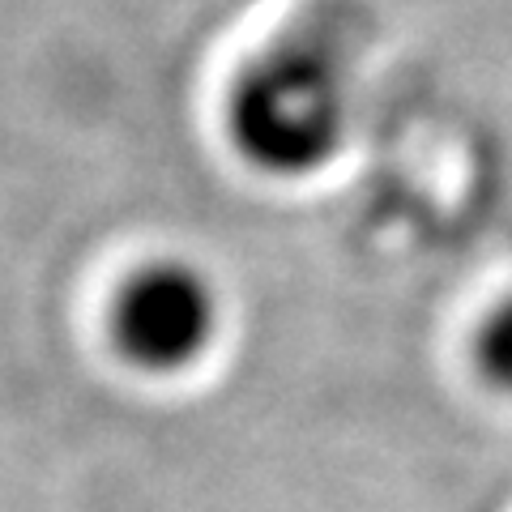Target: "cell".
<instances>
[{"mask_svg":"<svg viewBox=\"0 0 512 512\" xmlns=\"http://www.w3.org/2000/svg\"><path fill=\"white\" fill-rule=\"evenodd\" d=\"M350 90L342 60L316 39H282L252 56L227 94V137L252 171L308 180L342 154Z\"/></svg>","mask_w":512,"mask_h":512,"instance_id":"cell-1","label":"cell"},{"mask_svg":"<svg viewBox=\"0 0 512 512\" xmlns=\"http://www.w3.org/2000/svg\"><path fill=\"white\" fill-rule=\"evenodd\" d=\"M474 355H478V372H483L495 389L512 393V299H504L500 308L483 320Z\"/></svg>","mask_w":512,"mask_h":512,"instance_id":"cell-3","label":"cell"},{"mask_svg":"<svg viewBox=\"0 0 512 512\" xmlns=\"http://www.w3.org/2000/svg\"><path fill=\"white\" fill-rule=\"evenodd\" d=\"M218 291L197 265L154 261L116 295L111 333L128 363L146 372H184L218 333Z\"/></svg>","mask_w":512,"mask_h":512,"instance_id":"cell-2","label":"cell"}]
</instances>
